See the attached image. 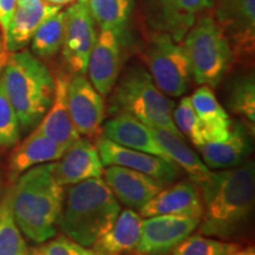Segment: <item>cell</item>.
Returning <instances> with one entry per match:
<instances>
[{"instance_id": "6da1fadb", "label": "cell", "mask_w": 255, "mask_h": 255, "mask_svg": "<svg viewBox=\"0 0 255 255\" xmlns=\"http://www.w3.org/2000/svg\"><path fill=\"white\" fill-rule=\"evenodd\" d=\"M203 212L196 231L201 235L228 239L241 231L253 212V162L222 169L199 187Z\"/></svg>"}, {"instance_id": "7a4b0ae2", "label": "cell", "mask_w": 255, "mask_h": 255, "mask_svg": "<svg viewBox=\"0 0 255 255\" xmlns=\"http://www.w3.org/2000/svg\"><path fill=\"white\" fill-rule=\"evenodd\" d=\"M56 162L36 165L19 175L11 205L20 232L36 244L56 235L63 209L64 187L55 176Z\"/></svg>"}, {"instance_id": "3957f363", "label": "cell", "mask_w": 255, "mask_h": 255, "mask_svg": "<svg viewBox=\"0 0 255 255\" xmlns=\"http://www.w3.org/2000/svg\"><path fill=\"white\" fill-rule=\"evenodd\" d=\"M121 213L119 200L101 177L69 188L58 228L65 237L92 247Z\"/></svg>"}, {"instance_id": "277c9868", "label": "cell", "mask_w": 255, "mask_h": 255, "mask_svg": "<svg viewBox=\"0 0 255 255\" xmlns=\"http://www.w3.org/2000/svg\"><path fill=\"white\" fill-rule=\"evenodd\" d=\"M1 79L20 129L28 131L36 128L55 95V78L50 70L30 51H15L8 55Z\"/></svg>"}, {"instance_id": "5b68a950", "label": "cell", "mask_w": 255, "mask_h": 255, "mask_svg": "<svg viewBox=\"0 0 255 255\" xmlns=\"http://www.w3.org/2000/svg\"><path fill=\"white\" fill-rule=\"evenodd\" d=\"M108 113L131 115L149 127H158L178 132L173 121L174 101L169 100L142 66H132L115 85ZM181 135V133H180Z\"/></svg>"}, {"instance_id": "8992f818", "label": "cell", "mask_w": 255, "mask_h": 255, "mask_svg": "<svg viewBox=\"0 0 255 255\" xmlns=\"http://www.w3.org/2000/svg\"><path fill=\"white\" fill-rule=\"evenodd\" d=\"M191 77L200 85L218 87L233 59L231 44L213 15L202 14L186 34L183 44Z\"/></svg>"}, {"instance_id": "52a82bcc", "label": "cell", "mask_w": 255, "mask_h": 255, "mask_svg": "<svg viewBox=\"0 0 255 255\" xmlns=\"http://www.w3.org/2000/svg\"><path fill=\"white\" fill-rule=\"evenodd\" d=\"M144 60L152 81L165 96L186 94L191 79L190 63L184 46L165 32L152 34L144 50Z\"/></svg>"}, {"instance_id": "ba28073f", "label": "cell", "mask_w": 255, "mask_h": 255, "mask_svg": "<svg viewBox=\"0 0 255 255\" xmlns=\"http://www.w3.org/2000/svg\"><path fill=\"white\" fill-rule=\"evenodd\" d=\"M88 0H77L65 11L63 57L75 75H85L97 33Z\"/></svg>"}, {"instance_id": "9c48e42d", "label": "cell", "mask_w": 255, "mask_h": 255, "mask_svg": "<svg viewBox=\"0 0 255 255\" xmlns=\"http://www.w3.org/2000/svg\"><path fill=\"white\" fill-rule=\"evenodd\" d=\"M126 30H101L89 57L87 73L102 96L109 95L116 85L124 63Z\"/></svg>"}, {"instance_id": "30bf717a", "label": "cell", "mask_w": 255, "mask_h": 255, "mask_svg": "<svg viewBox=\"0 0 255 255\" xmlns=\"http://www.w3.org/2000/svg\"><path fill=\"white\" fill-rule=\"evenodd\" d=\"M215 23L229 44L233 56L251 58L255 40V0H215Z\"/></svg>"}, {"instance_id": "8fae6325", "label": "cell", "mask_w": 255, "mask_h": 255, "mask_svg": "<svg viewBox=\"0 0 255 255\" xmlns=\"http://www.w3.org/2000/svg\"><path fill=\"white\" fill-rule=\"evenodd\" d=\"M200 219L181 215H155L142 221L136 255H168L196 231Z\"/></svg>"}, {"instance_id": "7c38bea8", "label": "cell", "mask_w": 255, "mask_h": 255, "mask_svg": "<svg viewBox=\"0 0 255 255\" xmlns=\"http://www.w3.org/2000/svg\"><path fill=\"white\" fill-rule=\"evenodd\" d=\"M96 146L100 152L104 165H120V167L133 169L148 176H151L158 182L168 184L180 176L181 169L174 162L146 154L133 149L117 144L104 135L98 136Z\"/></svg>"}, {"instance_id": "4fadbf2b", "label": "cell", "mask_w": 255, "mask_h": 255, "mask_svg": "<svg viewBox=\"0 0 255 255\" xmlns=\"http://www.w3.org/2000/svg\"><path fill=\"white\" fill-rule=\"evenodd\" d=\"M68 107L79 135H98L105 116L103 96L96 90L85 75H75L69 79Z\"/></svg>"}, {"instance_id": "5bb4252c", "label": "cell", "mask_w": 255, "mask_h": 255, "mask_svg": "<svg viewBox=\"0 0 255 255\" xmlns=\"http://www.w3.org/2000/svg\"><path fill=\"white\" fill-rule=\"evenodd\" d=\"M56 163L55 176L62 186H73L90 178L103 176L104 164L97 146L79 136Z\"/></svg>"}, {"instance_id": "9a60e30c", "label": "cell", "mask_w": 255, "mask_h": 255, "mask_svg": "<svg viewBox=\"0 0 255 255\" xmlns=\"http://www.w3.org/2000/svg\"><path fill=\"white\" fill-rule=\"evenodd\" d=\"M103 175L115 197L132 209H141L164 188L151 176L120 165H109Z\"/></svg>"}, {"instance_id": "2e32d148", "label": "cell", "mask_w": 255, "mask_h": 255, "mask_svg": "<svg viewBox=\"0 0 255 255\" xmlns=\"http://www.w3.org/2000/svg\"><path fill=\"white\" fill-rule=\"evenodd\" d=\"M253 133L250 127L233 121L231 132L225 141L205 143L197 149L209 169L234 168L245 163L253 151Z\"/></svg>"}, {"instance_id": "e0dca14e", "label": "cell", "mask_w": 255, "mask_h": 255, "mask_svg": "<svg viewBox=\"0 0 255 255\" xmlns=\"http://www.w3.org/2000/svg\"><path fill=\"white\" fill-rule=\"evenodd\" d=\"M141 216L181 215L201 220L203 207L199 188L191 181H181L163 188L139 209Z\"/></svg>"}, {"instance_id": "ac0fdd59", "label": "cell", "mask_w": 255, "mask_h": 255, "mask_svg": "<svg viewBox=\"0 0 255 255\" xmlns=\"http://www.w3.org/2000/svg\"><path fill=\"white\" fill-rule=\"evenodd\" d=\"M152 4L157 30L181 41L196 19L214 7L215 0H152Z\"/></svg>"}, {"instance_id": "d6986e66", "label": "cell", "mask_w": 255, "mask_h": 255, "mask_svg": "<svg viewBox=\"0 0 255 255\" xmlns=\"http://www.w3.org/2000/svg\"><path fill=\"white\" fill-rule=\"evenodd\" d=\"M102 130L107 138L117 144L170 161L168 155L158 144L157 139L152 133L151 127L146 126L131 115L124 113L113 115L111 119L103 124Z\"/></svg>"}, {"instance_id": "ffe728a7", "label": "cell", "mask_w": 255, "mask_h": 255, "mask_svg": "<svg viewBox=\"0 0 255 255\" xmlns=\"http://www.w3.org/2000/svg\"><path fill=\"white\" fill-rule=\"evenodd\" d=\"M69 77L65 73H59L55 78V95L52 103L34 130L55 141L58 144L69 148L79 132L72 122L68 107Z\"/></svg>"}, {"instance_id": "44dd1931", "label": "cell", "mask_w": 255, "mask_h": 255, "mask_svg": "<svg viewBox=\"0 0 255 255\" xmlns=\"http://www.w3.org/2000/svg\"><path fill=\"white\" fill-rule=\"evenodd\" d=\"M60 11V6L36 0L31 5H17L8 27L2 36L4 49L7 52L21 50L33 37L43 21Z\"/></svg>"}, {"instance_id": "7402d4cb", "label": "cell", "mask_w": 255, "mask_h": 255, "mask_svg": "<svg viewBox=\"0 0 255 255\" xmlns=\"http://www.w3.org/2000/svg\"><path fill=\"white\" fill-rule=\"evenodd\" d=\"M66 149L33 129L9 156V174L12 177H18L36 165L58 161Z\"/></svg>"}, {"instance_id": "603a6c76", "label": "cell", "mask_w": 255, "mask_h": 255, "mask_svg": "<svg viewBox=\"0 0 255 255\" xmlns=\"http://www.w3.org/2000/svg\"><path fill=\"white\" fill-rule=\"evenodd\" d=\"M190 102L201 121L203 144L225 141L231 132L233 121L210 87H200L190 97Z\"/></svg>"}, {"instance_id": "cb8c5ba5", "label": "cell", "mask_w": 255, "mask_h": 255, "mask_svg": "<svg viewBox=\"0 0 255 255\" xmlns=\"http://www.w3.org/2000/svg\"><path fill=\"white\" fill-rule=\"evenodd\" d=\"M151 130L158 144L168 155L170 161L174 162L181 170H184L189 180L197 188L208 180L212 171L200 158V156L187 144L182 135L158 127H151Z\"/></svg>"}, {"instance_id": "d4e9b609", "label": "cell", "mask_w": 255, "mask_h": 255, "mask_svg": "<svg viewBox=\"0 0 255 255\" xmlns=\"http://www.w3.org/2000/svg\"><path fill=\"white\" fill-rule=\"evenodd\" d=\"M142 221V216L133 210H123L110 229L95 242L92 248L104 255L133 253L141 238Z\"/></svg>"}, {"instance_id": "484cf974", "label": "cell", "mask_w": 255, "mask_h": 255, "mask_svg": "<svg viewBox=\"0 0 255 255\" xmlns=\"http://www.w3.org/2000/svg\"><path fill=\"white\" fill-rule=\"evenodd\" d=\"M65 32V11H59L40 24L32 37V51L41 58L57 55L63 46Z\"/></svg>"}, {"instance_id": "4316f807", "label": "cell", "mask_w": 255, "mask_h": 255, "mask_svg": "<svg viewBox=\"0 0 255 255\" xmlns=\"http://www.w3.org/2000/svg\"><path fill=\"white\" fill-rule=\"evenodd\" d=\"M11 205V189L0 201V255H25L27 252Z\"/></svg>"}, {"instance_id": "83f0119b", "label": "cell", "mask_w": 255, "mask_h": 255, "mask_svg": "<svg viewBox=\"0 0 255 255\" xmlns=\"http://www.w3.org/2000/svg\"><path fill=\"white\" fill-rule=\"evenodd\" d=\"M95 23L101 30L117 28L126 30L131 0H88Z\"/></svg>"}, {"instance_id": "f1b7e54d", "label": "cell", "mask_w": 255, "mask_h": 255, "mask_svg": "<svg viewBox=\"0 0 255 255\" xmlns=\"http://www.w3.org/2000/svg\"><path fill=\"white\" fill-rule=\"evenodd\" d=\"M229 109L242 116L254 129L255 124V82L253 76L234 82L228 98Z\"/></svg>"}, {"instance_id": "f546056e", "label": "cell", "mask_w": 255, "mask_h": 255, "mask_svg": "<svg viewBox=\"0 0 255 255\" xmlns=\"http://www.w3.org/2000/svg\"><path fill=\"white\" fill-rule=\"evenodd\" d=\"M241 246L233 242L210 239L206 235H189L169 255H229Z\"/></svg>"}, {"instance_id": "4dcf8cb0", "label": "cell", "mask_w": 255, "mask_h": 255, "mask_svg": "<svg viewBox=\"0 0 255 255\" xmlns=\"http://www.w3.org/2000/svg\"><path fill=\"white\" fill-rule=\"evenodd\" d=\"M173 121L178 132L183 137H187L196 148L203 144L202 126L191 105L190 97L186 96L181 98L176 108L173 110Z\"/></svg>"}, {"instance_id": "1f68e13d", "label": "cell", "mask_w": 255, "mask_h": 255, "mask_svg": "<svg viewBox=\"0 0 255 255\" xmlns=\"http://www.w3.org/2000/svg\"><path fill=\"white\" fill-rule=\"evenodd\" d=\"M20 137V124L17 114L6 94L0 76V146L9 148L18 143Z\"/></svg>"}, {"instance_id": "d6a6232c", "label": "cell", "mask_w": 255, "mask_h": 255, "mask_svg": "<svg viewBox=\"0 0 255 255\" xmlns=\"http://www.w3.org/2000/svg\"><path fill=\"white\" fill-rule=\"evenodd\" d=\"M39 248L41 255H104L94 248L83 246L65 235L57 237Z\"/></svg>"}, {"instance_id": "836d02e7", "label": "cell", "mask_w": 255, "mask_h": 255, "mask_svg": "<svg viewBox=\"0 0 255 255\" xmlns=\"http://www.w3.org/2000/svg\"><path fill=\"white\" fill-rule=\"evenodd\" d=\"M15 7H17V0H0V28L2 31V36L7 30Z\"/></svg>"}, {"instance_id": "e575fe53", "label": "cell", "mask_w": 255, "mask_h": 255, "mask_svg": "<svg viewBox=\"0 0 255 255\" xmlns=\"http://www.w3.org/2000/svg\"><path fill=\"white\" fill-rule=\"evenodd\" d=\"M229 255H255V250L253 246H250V247H246V248H239L235 252H233Z\"/></svg>"}, {"instance_id": "d590c367", "label": "cell", "mask_w": 255, "mask_h": 255, "mask_svg": "<svg viewBox=\"0 0 255 255\" xmlns=\"http://www.w3.org/2000/svg\"><path fill=\"white\" fill-rule=\"evenodd\" d=\"M8 55H9V52H7L5 49L0 52V76H1V72H2V70H4L5 64H6V62H7Z\"/></svg>"}, {"instance_id": "8d00e7d4", "label": "cell", "mask_w": 255, "mask_h": 255, "mask_svg": "<svg viewBox=\"0 0 255 255\" xmlns=\"http://www.w3.org/2000/svg\"><path fill=\"white\" fill-rule=\"evenodd\" d=\"M73 0H46V2H49L51 5H57V6H62L65 4H69V2H72Z\"/></svg>"}, {"instance_id": "74e56055", "label": "cell", "mask_w": 255, "mask_h": 255, "mask_svg": "<svg viewBox=\"0 0 255 255\" xmlns=\"http://www.w3.org/2000/svg\"><path fill=\"white\" fill-rule=\"evenodd\" d=\"M25 255H41L40 248L39 247H33V248H28Z\"/></svg>"}, {"instance_id": "f35d334b", "label": "cell", "mask_w": 255, "mask_h": 255, "mask_svg": "<svg viewBox=\"0 0 255 255\" xmlns=\"http://www.w3.org/2000/svg\"><path fill=\"white\" fill-rule=\"evenodd\" d=\"M36 0H17V5L19 6H27L31 5L32 2H34Z\"/></svg>"}, {"instance_id": "ab89813d", "label": "cell", "mask_w": 255, "mask_h": 255, "mask_svg": "<svg viewBox=\"0 0 255 255\" xmlns=\"http://www.w3.org/2000/svg\"><path fill=\"white\" fill-rule=\"evenodd\" d=\"M2 50H4V43H2L1 38H0V52H1Z\"/></svg>"}]
</instances>
